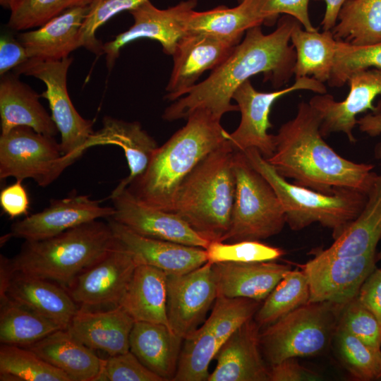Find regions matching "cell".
<instances>
[{
	"mask_svg": "<svg viewBox=\"0 0 381 381\" xmlns=\"http://www.w3.org/2000/svg\"><path fill=\"white\" fill-rule=\"evenodd\" d=\"M198 0H186L167 9H159L145 0L129 11L134 23L114 40L103 44L106 64L114 66L120 50L130 42L141 38L157 40L165 54L172 55L179 40L188 33V20Z\"/></svg>",
	"mask_w": 381,
	"mask_h": 381,
	"instance_id": "cell-14",
	"label": "cell"
},
{
	"mask_svg": "<svg viewBox=\"0 0 381 381\" xmlns=\"http://www.w3.org/2000/svg\"><path fill=\"white\" fill-rule=\"evenodd\" d=\"M184 126L158 146L146 169L126 187L140 202L172 212L177 191L196 166L226 140L220 121L197 109Z\"/></svg>",
	"mask_w": 381,
	"mask_h": 381,
	"instance_id": "cell-3",
	"label": "cell"
},
{
	"mask_svg": "<svg viewBox=\"0 0 381 381\" xmlns=\"http://www.w3.org/2000/svg\"><path fill=\"white\" fill-rule=\"evenodd\" d=\"M347 83L349 92L343 101L337 102L329 94H317L309 103L322 118L320 133L322 137L332 133L342 132L351 143L356 142L353 130L357 125L356 116L368 110L374 111L373 104L381 95V69L367 68L353 73Z\"/></svg>",
	"mask_w": 381,
	"mask_h": 381,
	"instance_id": "cell-18",
	"label": "cell"
},
{
	"mask_svg": "<svg viewBox=\"0 0 381 381\" xmlns=\"http://www.w3.org/2000/svg\"><path fill=\"white\" fill-rule=\"evenodd\" d=\"M145 0H92L81 26L79 45L95 54H103V44L96 31L107 20L123 11H131Z\"/></svg>",
	"mask_w": 381,
	"mask_h": 381,
	"instance_id": "cell-43",
	"label": "cell"
},
{
	"mask_svg": "<svg viewBox=\"0 0 381 381\" xmlns=\"http://www.w3.org/2000/svg\"><path fill=\"white\" fill-rule=\"evenodd\" d=\"M92 0H20L11 11L8 26L14 30L40 27L67 9L88 6Z\"/></svg>",
	"mask_w": 381,
	"mask_h": 381,
	"instance_id": "cell-41",
	"label": "cell"
},
{
	"mask_svg": "<svg viewBox=\"0 0 381 381\" xmlns=\"http://www.w3.org/2000/svg\"><path fill=\"white\" fill-rule=\"evenodd\" d=\"M336 349L341 363L357 380L381 378V350H377L337 324L334 334Z\"/></svg>",
	"mask_w": 381,
	"mask_h": 381,
	"instance_id": "cell-39",
	"label": "cell"
},
{
	"mask_svg": "<svg viewBox=\"0 0 381 381\" xmlns=\"http://www.w3.org/2000/svg\"><path fill=\"white\" fill-rule=\"evenodd\" d=\"M1 381H71L63 371L40 358L32 351L19 346L1 344Z\"/></svg>",
	"mask_w": 381,
	"mask_h": 381,
	"instance_id": "cell-37",
	"label": "cell"
},
{
	"mask_svg": "<svg viewBox=\"0 0 381 381\" xmlns=\"http://www.w3.org/2000/svg\"><path fill=\"white\" fill-rule=\"evenodd\" d=\"M20 0H0V5L6 9L11 11Z\"/></svg>",
	"mask_w": 381,
	"mask_h": 381,
	"instance_id": "cell-53",
	"label": "cell"
},
{
	"mask_svg": "<svg viewBox=\"0 0 381 381\" xmlns=\"http://www.w3.org/2000/svg\"><path fill=\"white\" fill-rule=\"evenodd\" d=\"M138 265L135 257L116 241L102 259L82 272L65 289L80 307L113 308L119 306Z\"/></svg>",
	"mask_w": 381,
	"mask_h": 381,
	"instance_id": "cell-15",
	"label": "cell"
},
{
	"mask_svg": "<svg viewBox=\"0 0 381 381\" xmlns=\"http://www.w3.org/2000/svg\"><path fill=\"white\" fill-rule=\"evenodd\" d=\"M325 11L321 22L323 30H330L336 25L340 9L347 0H322Z\"/></svg>",
	"mask_w": 381,
	"mask_h": 381,
	"instance_id": "cell-52",
	"label": "cell"
},
{
	"mask_svg": "<svg viewBox=\"0 0 381 381\" xmlns=\"http://www.w3.org/2000/svg\"><path fill=\"white\" fill-rule=\"evenodd\" d=\"M234 170L235 198L230 227L222 242L260 241L280 233L286 217L272 186L243 152H235Z\"/></svg>",
	"mask_w": 381,
	"mask_h": 381,
	"instance_id": "cell-8",
	"label": "cell"
},
{
	"mask_svg": "<svg viewBox=\"0 0 381 381\" xmlns=\"http://www.w3.org/2000/svg\"><path fill=\"white\" fill-rule=\"evenodd\" d=\"M310 0H270L265 9V24L271 25L279 14L289 15L297 20L305 30L317 31L308 13Z\"/></svg>",
	"mask_w": 381,
	"mask_h": 381,
	"instance_id": "cell-46",
	"label": "cell"
},
{
	"mask_svg": "<svg viewBox=\"0 0 381 381\" xmlns=\"http://www.w3.org/2000/svg\"><path fill=\"white\" fill-rule=\"evenodd\" d=\"M72 61L71 57L29 59L14 68L16 74L35 77L46 85V90L40 95L49 102L52 118L61 135L62 154L70 165L85 152V146L95 133L93 121L80 115L68 95L66 78Z\"/></svg>",
	"mask_w": 381,
	"mask_h": 381,
	"instance_id": "cell-10",
	"label": "cell"
},
{
	"mask_svg": "<svg viewBox=\"0 0 381 381\" xmlns=\"http://www.w3.org/2000/svg\"><path fill=\"white\" fill-rule=\"evenodd\" d=\"M70 166L53 136L24 126L0 136V179H31L40 186L54 182Z\"/></svg>",
	"mask_w": 381,
	"mask_h": 381,
	"instance_id": "cell-11",
	"label": "cell"
},
{
	"mask_svg": "<svg viewBox=\"0 0 381 381\" xmlns=\"http://www.w3.org/2000/svg\"><path fill=\"white\" fill-rule=\"evenodd\" d=\"M357 125L360 131L370 136L381 134V101L378 103L375 111L358 119Z\"/></svg>",
	"mask_w": 381,
	"mask_h": 381,
	"instance_id": "cell-51",
	"label": "cell"
},
{
	"mask_svg": "<svg viewBox=\"0 0 381 381\" xmlns=\"http://www.w3.org/2000/svg\"><path fill=\"white\" fill-rule=\"evenodd\" d=\"M205 251L207 262L211 264L273 261L284 255V251L280 248L255 240L229 243L222 241L210 242Z\"/></svg>",
	"mask_w": 381,
	"mask_h": 381,
	"instance_id": "cell-42",
	"label": "cell"
},
{
	"mask_svg": "<svg viewBox=\"0 0 381 381\" xmlns=\"http://www.w3.org/2000/svg\"><path fill=\"white\" fill-rule=\"evenodd\" d=\"M377 260H381V250L377 255Z\"/></svg>",
	"mask_w": 381,
	"mask_h": 381,
	"instance_id": "cell-54",
	"label": "cell"
},
{
	"mask_svg": "<svg viewBox=\"0 0 381 381\" xmlns=\"http://www.w3.org/2000/svg\"><path fill=\"white\" fill-rule=\"evenodd\" d=\"M374 154L381 167V142L375 145ZM366 195L365 204L358 216L329 248L313 253L325 257H347L375 253L381 238V169Z\"/></svg>",
	"mask_w": 381,
	"mask_h": 381,
	"instance_id": "cell-26",
	"label": "cell"
},
{
	"mask_svg": "<svg viewBox=\"0 0 381 381\" xmlns=\"http://www.w3.org/2000/svg\"><path fill=\"white\" fill-rule=\"evenodd\" d=\"M314 258L301 266L309 286V303L329 302L343 308L358 296L375 269L376 253L347 257Z\"/></svg>",
	"mask_w": 381,
	"mask_h": 381,
	"instance_id": "cell-13",
	"label": "cell"
},
{
	"mask_svg": "<svg viewBox=\"0 0 381 381\" xmlns=\"http://www.w3.org/2000/svg\"><path fill=\"white\" fill-rule=\"evenodd\" d=\"M291 41L296 51L294 68L295 79L310 77L324 83L328 82L334 66L337 40L331 30L308 31L297 21Z\"/></svg>",
	"mask_w": 381,
	"mask_h": 381,
	"instance_id": "cell-34",
	"label": "cell"
},
{
	"mask_svg": "<svg viewBox=\"0 0 381 381\" xmlns=\"http://www.w3.org/2000/svg\"><path fill=\"white\" fill-rule=\"evenodd\" d=\"M357 298L381 324V269L375 268L367 277Z\"/></svg>",
	"mask_w": 381,
	"mask_h": 381,
	"instance_id": "cell-49",
	"label": "cell"
},
{
	"mask_svg": "<svg viewBox=\"0 0 381 381\" xmlns=\"http://www.w3.org/2000/svg\"><path fill=\"white\" fill-rule=\"evenodd\" d=\"M236 150L226 140L206 156L181 184L172 212L210 242L229 231L236 193Z\"/></svg>",
	"mask_w": 381,
	"mask_h": 381,
	"instance_id": "cell-4",
	"label": "cell"
},
{
	"mask_svg": "<svg viewBox=\"0 0 381 381\" xmlns=\"http://www.w3.org/2000/svg\"><path fill=\"white\" fill-rule=\"evenodd\" d=\"M6 295L63 329L68 327L78 309L64 287L19 272L11 277Z\"/></svg>",
	"mask_w": 381,
	"mask_h": 381,
	"instance_id": "cell-24",
	"label": "cell"
},
{
	"mask_svg": "<svg viewBox=\"0 0 381 381\" xmlns=\"http://www.w3.org/2000/svg\"><path fill=\"white\" fill-rule=\"evenodd\" d=\"M114 213L113 207L102 206L87 195L53 199L41 212L14 222L9 236L26 241H40L100 218H111Z\"/></svg>",
	"mask_w": 381,
	"mask_h": 381,
	"instance_id": "cell-19",
	"label": "cell"
},
{
	"mask_svg": "<svg viewBox=\"0 0 381 381\" xmlns=\"http://www.w3.org/2000/svg\"><path fill=\"white\" fill-rule=\"evenodd\" d=\"M297 21L283 15L276 29L267 35L260 25L248 29L228 58L184 97L168 107L162 118L169 121L187 119L194 111L203 109L220 121L224 114L238 111V105L231 103L234 93L258 73H263L277 88L284 85L294 75L296 51L289 42Z\"/></svg>",
	"mask_w": 381,
	"mask_h": 381,
	"instance_id": "cell-1",
	"label": "cell"
},
{
	"mask_svg": "<svg viewBox=\"0 0 381 381\" xmlns=\"http://www.w3.org/2000/svg\"><path fill=\"white\" fill-rule=\"evenodd\" d=\"M262 301L217 296L209 318L183 339L174 381H205L208 367L226 340L254 317Z\"/></svg>",
	"mask_w": 381,
	"mask_h": 381,
	"instance_id": "cell-9",
	"label": "cell"
},
{
	"mask_svg": "<svg viewBox=\"0 0 381 381\" xmlns=\"http://www.w3.org/2000/svg\"><path fill=\"white\" fill-rule=\"evenodd\" d=\"M108 222L95 220L55 236L26 241L9 258L13 272L55 282L67 288L87 268L102 259L116 245Z\"/></svg>",
	"mask_w": 381,
	"mask_h": 381,
	"instance_id": "cell-5",
	"label": "cell"
},
{
	"mask_svg": "<svg viewBox=\"0 0 381 381\" xmlns=\"http://www.w3.org/2000/svg\"><path fill=\"white\" fill-rule=\"evenodd\" d=\"M25 348L65 373L71 381H97L104 361L67 329H57Z\"/></svg>",
	"mask_w": 381,
	"mask_h": 381,
	"instance_id": "cell-31",
	"label": "cell"
},
{
	"mask_svg": "<svg viewBox=\"0 0 381 381\" xmlns=\"http://www.w3.org/2000/svg\"><path fill=\"white\" fill-rule=\"evenodd\" d=\"M119 306L135 322L162 323L169 327L167 273L152 266L138 265Z\"/></svg>",
	"mask_w": 381,
	"mask_h": 381,
	"instance_id": "cell-32",
	"label": "cell"
},
{
	"mask_svg": "<svg viewBox=\"0 0 381 381\" xmlns=\"http://www.w3.org/2000/svg\"><path fill=\"white\" fill-rule=\"evenodd\" d=\"M0 205L3 212L11 219L28 214L30 200L22 181H16L1 190Z\"/></svg>",
	"mask_w": 381,
	"mask_h": 381,
	"instance_id": "cell-47",
	"label": "cell"
},
{
	"mask_svg": "<svg viewBox=\"0 0 381 381\" xmlns=\"http://www.w3.org/2000/svg\"><path fill=\"white\" fill-rule=\"evenodd\" d=\"M270 0H242L234 8L218 6L206 11H193L188 32L209 33L242 38L248 29L265 23V9Z\"/></svg>",
	"mask_w": 381,
	"mask_h": 381,
	"instance_id": "cell-33",
	"label": "cell"
},
{
	"mask_svg": "<svg viewBox=\"0 0 381 381\" xmlns=\"http://www.w3.org/2000/svg\"><path fill=\"white\" fill-rule=\"evenodd\" d=\"M217 296L263 301L285 274L289 265L272 261L212 264Z\"/></svg>",
	"mask_w": 381,
	"mask_h": 381,
	"instance_id": "cell-25",
	"label": "cell"
},
{
	"mask_svg": "<svg viewBox=\"0 0 381 381\" xmlns=\"http://www.w3.org/2000/svg\"><path fill=\"white\" fill-rule=\"evenodd\" d=\"M250 164L270 183L279 198L291 229L300 231L313 223L332 231L338 237L363 208L367 195L356 190L338 188L325 194L288 182L255 148L243 152Z\"/></svg>",
	"mask_w": 381,
	"mask_h": 381,
	"instance_id": "cell-6",
	"label": "cell"
},
{
	"mask_svg": "<svg viewBox=\"0 0 381 381\" xmlns=\"http://www.w3.org/2000/svg\"><path fill=\"white\" fill-rule=\"evenodd\" d=\"M29 59L25 48L9 35H3L0 40V75H3Z\"/></svg>",
	"mask_w": 381,
	"mask_h": 381,
	"instance_id": "cell-50",
	"label": "cell"
},
{
	"mask_svg": "<svg viewBox=\"0 0 381 381\" xmlns=\"http://www.w3.org/2000/svg\"><path fill=\"white\" fill-rule=\"evenodd\" d=\"M88 6L67 9L37 30L24 32L18 39L29 59L60 60L80 47L79 35Z\"/></svg>",
	"mask_w": 381,
	"mask_h": 381,
	"instance_id": "cell-29",
	"label": "cell"
},
{
	"mask_svg": "<svg viewBox=\"0 0 381 381\" xmlns=\"http://www.w3.org/2000/svg\"><path fill=\"white\" fill-rule=\"evenodd\" d=\"M183 341L165 324L137 321L130 334V351L164 381L174 380Z\"/></svg>",
	"mask_w": 381,
	"mask_h": 381,
	"instance_id": "cell-30",
	"label": "cell"
},
{
	"mask_svg": "<svg viewBox=\"0 0 381 381\" xmlns=\"http://www.w3.org/2000/svg\"><path fill=\"white\" fill-rule=\"evenodd\" d=\"M322 118L309 103L301 102L295 116L274 135L273 155L266 160L284 178L325 193L345 188L367 194L377 174L374 165L339 155L322 138Z\"/></svg>",
	"mask_w": 381,
	"mask_h": 381,
	"instance_id": "cell-2",
	"label": "cell"
},
{
	"mask_svg": "<svg viewBox=\"0 0 381 381\" xmlns=\"http://www.w3.org/2000/svg\"><path fill=\"white\" fill-rule=\"evenodd\" d=\"M97 381H164L131 351L104 359Z\"/></svg>",
	"mask_w": 381,
	"mask_h": 381,
	"instance_id": "cell-45",
	"label": "cell"
},
{
	"mask_svg": "<svg viewBox=\"0 0 381 381\" xmlns=\"http://www.w3.org/2000/svg\"><path fill=\"white\" fill-rule=\"evenodd\" d=\"M260 328L253 318L243 323L217 351L207 381H268L270 369L262 357Z\"/></svg>",
	"mask_w": 381,
	"mask_h": 381,
	"instance_id": "cell-22",
	"label": "cell"
},
{
	"mask_svg": "<svg viewBox=\"0 0 381 381\" xmlns=\"http://www.w3.org/2000/svg\"><path fill=\"white\" fill-rule=\"evenodd\" d=\"M98 145L120 147L125 155L129 174L121 179L111 193H119L147 167L158 147L155 140L137 121H125L109 116L102 119V127L91 135L85 150Z\"/></svg>",
	"mask_w": 381,
	"mask_h": 381,
	"instance_id": "cell-27",
	"label": "cell"
},
{
	"mask_svg": "<svg viewBox=\"0 0 381 381\" xmlns=\"http://www.w3.org/2000/svg\"><path fill=\"white\" fill-rule=\"evenodd\" d=\"M302 90L327 93L324 83L310 77L296 79L291 86L269 92L256 90L250 80H246L233 95L232 99L237 102L241 112V121L234 132H226V140L236 151L255 148L264 158H269L275 148L274 135L268 133L272 127L270 121L271 108L280 97Z\"/></svg>",
	"mask_w": 381,
	"mask_h": 381,
	"instance_id": "cell-12",
	"label": "cell"
},
{
	"mask_svg": "<svg viewBox=\"0 0 381 381\" xmlns=\"http://www.w3.org/2000/svg\"><path fill=\"white\" fill-rule=\"evenodd\" d=\"M310 291L303 271L287 272L264 300L254 315L260 327H266L309 302Z\"/></svg>",
	"mask_w": 381,
	"mask_h": 381,
	"instance_id": "cell-38",
	"label": "cell"
},
{
	"mask_svg": "<svg viewBox=\"0 0 381 381\" xmlns=\"http://www.w3.org/2000/svg\"><path fill=\"white\" fill-rule=\"evenodd\" d=\"M321 380L316 372L299 364L295 358H289L272 365L270 381H315Z\"/></svg>",
	"mask_w": 381,
	"mask_h": 381,
	"instance_id": "cell-48",
	"label": "cell"
},
{
	"mask_svg": "<svg viewBox=\"0 0 381 381\" xmlns=\"http://www.w3.org/2000/svg\"><path fill=\"white\" fill-rule=\"evenodd\" d=\"M110 199L114 209L111 218L140 235L204 249L210 243L177 214L145 205L126 188L111 193Z\"/></svg>",
	"mask_w": 381,
	"mask_h": 381,
	"instance_id": "cell-20",
	"label": "cell"
},
{
	"mask_svg": "<svg viewBox=\"0 0 381 381\" xmlns=\"http://www.w3.org/2000/svg\"><path fill=\"white\" fill-rule=\"evenodd\" d=\"M133 318L121 306L107 310L80 307L67 329L92 350L115 356L130 351Z\"/></svg>",
	"mask_w": 381,
	"mask_h": 381,
	"instance_id": "cell-23",
	"label": "cell"
},
{
	"mask_svg": "<svg viewBox=\"0 0 381 381\" xmlns=\"http://www.w3.org/2000/svg\"><path fill=\"white\" fill-rule=\"evenodd\" d=\"M1 344L30 346L61 328L7 296L0 299Z\"/></svg>",
	"mask_w": 381,
	"mask_h": 381,
	"instance_id": "cell-36",
	"label": "cell"
},
{
	"mask_svg": "<svg viewBox=\"0 0 381 381\" xmlns=\"http://www.w3.org/2000/svg\"><path fill=\"white\" fill-rule=\"evenodd\" d=\"M217 297L212 264L183 274H167V315L170 328L183 339L192 334Z\"/></svg>",
	"mask_w": 381,
	"mask_h": 381,
	"instance_id": "cell-16",
	"label": "cell"
},
{
	"mask_svg": "<svg viewBox=\"0 0 381 381\" xmlns=\"http://www.w3.org/2000/svg\"><path fill=\"white\" fill-rule=\"evenodd\" d=\"M40 95L18 78V75L7 73L1 76L0 116L1 134L24 126L37 133L54 137L59 133L52 116L40 102Z\"/></svg>",
	"mask_w": 381,
	"mask_h": 381,
	"instance_id": "cell-28",
	"label": "cell"
},
{
	"mask_svg": "<svg viewBox=\"0 0 381 381\" xmlns=\"http://www.w3.org/2000/svg\"><path fill=\"white\" fill-rule=\"evenodd\" d=\"M337 40L355 46L381 42V0H347L331 30Z\"/></svg>",
	"mask_w": 381,
	"mask_h": 381,
	"instance_id": "cell-35",
	"label": "cell"
},
{
	"mask_svg": "<svg viewBox=\"0 0 381 381\" xmlns=\"http://www.w3.org/2000/svg\"><path fill=\"white\" fill-rule=\"evenodd\" d=\"M115 239L135 258L167 274H183L207 262L205 249L140 235L126 226L108 219Z\"/></svg>",
	"mask_w": 381,
	"mask_h": 381,
	"instance_id": "cell-21",
	"label": "cell"
},
{
	"mask_svg": "<svg viewBox=\"0 0 381 381\" xmlns=\"http://www.w3.org/2000/svg\"><path fill=\"white\" fill-rule=\"evenodd\" d=\"M371 68L381 69V42L355 46L337 40L334 66L327 83L330 87H341L353 73Z\"/></svg>",
	"mask_w": 381,
	"mask_h": 381,
	"instance_id": "cell-40",
	"label": "cell"
},
{
	"mask_svg": "<svg viewBox=\"0 0 381 381\" xmlns=\"http://www.w3.org/2000/svg\"><path fill=\"white\" fill-rule=\"evenodd\" d=\"M342 308L329 302H308L266 326L260 334L265 358L274 365L321 353L334 337Z\"/></svg>",
	"mask_w": 381,
	"mask_h": 381,
	"instance_id": "cell-7",
	"label": "cell"
},
{
	"mask_svg": "<svg viewBox=\"0 0 381 381\" xmlns=\"http://www.w3.org/2000/svg\"><path fill=\"white\" fill-rule=\"evenodd\" d=\"M241 38L209 33L188 32L172 54L173 68L165 98L176 101L187 95L207 70H214L231 54Z\"/></svg>",
	"mask_w": 381,
	"mask_h": 381,
	"instance_id": "cell-17",
	"label": "cell"
},
{
	"mask_svg": "<svg viewBox=\"0 0 381 381\" xmlns=\"http://www.w3.org/2000/svg\"><path fill=\"white\" fill-rule=\"evenodd\" d=\"M338 325L372 348L381 350V324L357 297L343 307Z\"/></svg>",
	"mask_w": 381,
	"mask_h": 381,
	"instance_id": "cell-44",
	"label": "cell"
}]
</instances>
